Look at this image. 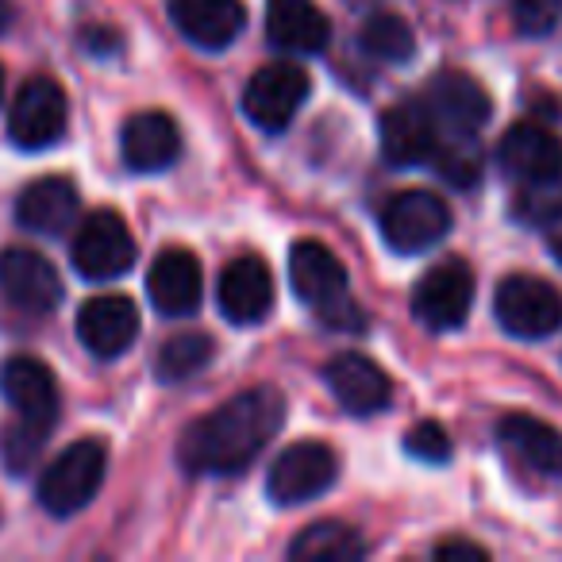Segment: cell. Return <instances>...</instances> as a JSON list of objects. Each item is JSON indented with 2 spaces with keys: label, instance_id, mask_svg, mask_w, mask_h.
Masks as SVG:
<instances>
[{
  "label": "cell",
  "instance_id": "cell-1",
  "mask_svg": "<svg viewBox=\"0 0 562 562\" xmlns=\"http://www.w3.org/2000/svg\"><path fill=\"white\" fill-rule=\"evenodd\" d=\"M285 420V397L270 385L235 393L181 431L178 462L189 474H239L266 451Z\"/></svg>",
  "mask_w": 562,
  "mask_h": 562
},
{
  "label": "cell",
  "instance_id": "cell-2",
  "mask_svg": "<svg viewBox=\"0 0 562 562\" xmlns=\"http://www.w3.org/2000/svg\"><path fill=\"white\" fill-rule=\"evenodd\" d=\"M290 285L308 308H316L324 328H336V331L367 328V313L355 305L351 285H347V266L331 255L328 243H321V239L293 243Z\"/></svg>",
  "mask_w": 562,
  "mask_h": 562
},
{
  "label": "cell",
  "instance_id": "cell-3",
  "mask_svg": "<svg viewBox=\"0 0 562 562\" xmlns=\"http://www.w3.org/2000/svg\"><path fill=\"white\" fill-rule=\"evenodd\" d=\"M104 470H109V451L101 439H78L40 474V490H35L40 505L50 516H78L97 501Z\"/></svg>",
  "mask_w": 562,
  "mask_h": 562
},
{
  "label": "cell",
  "instance_id": "cell-4",
  "mask_svg": "<svg viewBox=\"0 0 562 562\" xmlns=\"http://www.w3.org/2000/svg\"><path fill=\"white\" fill-rule=\"evenodd\" d=\"M451 232V204L431 189H401L382 209V239L397 255H424Z\"/></svg>",
  "mask_w": 562,
  "mask_h": 562
},
{
  "label": "cell",
  "instance_id": "cell-5",
  "mask_svg": "<svg viewBox=\"0 0 562 562\" xmlns=\"http://www.w3.org/2000/svg\"><path fill=\"white\" fill-rule=\"evenodd\" d=\"M135 235L132 227L124 224V216L112 209H97L89 212L78 224V235H74V270L86 281H116L124 278L135 266Z\"/></svg>",
  "mask_w": 562,
  "mask_h": 562
},
{
  "label": "cell",
  "instance_id": "cell-6",
  "mask_svg": "<svg viewBox=\"0 0 562 562\" xmlns=\"http://www.w3.org/2000/svg\"><path fill=\"white\" fill-rule=\"evenodd\" d=\"M497 324L516 339H543L562 328V293L531 273H508L493 297Z\"/></svg>",
  "mask_w": 562,
  "mask_h": 562
},
{
  "label": "cell",
  "instance_id": "cell-7",
  "mask_svg": "<svg viewBox=\"0 0 562 562\" xmlns=\"http://www.w3.org/2000/svg\"><path fill=\"white\" fill-rule=\"evenodd\" d=\"M331 482H336V451L321 439H305L273 459L266 474V497L281 508H297L328 493Z\"/></svg>",
  "mask_w": 562,
  "mask_h": 562
},
{
  "label": "cell",
  "instance_id": "cell-8",
  "mask_svg": "<svg viewBox=\"0 0 562 562\" xmlns=\"http://www.w3.org/2000/svg\"><path fill=\"white\" fill-rule=\"evenodd\" d=\"M308 97V74L293 63H270L262 70L250 74L247 89H243V116L258 127V132H285L293 116L301 112Z\"/></svg>",
  "mask_w": 562,
  "mask_h": 562
},
{
  "label": "cell",
  "instance_id": "cell-9",
  "mask_svg": "<svg viewBox=\"0 0 562 562\" xmlns=\"http://www.w3.org/2000/svg\"><path fill=\"white\" fill-rule=\"evenodd\" d=\"M66 93L55 78H27L9 109V139L20 150H47L66 132Z\"/></svg>",
  "mask_w": 562,
  "mask_h": 562
},
{
  "label": "cell",
  "instance_id": "cell-10",
  "mask_svg": "<svg viewBox=\"0 0 562 562\" xmlns=\"http://www.w3.org/2000/svg\"><path fill=\"white\" fill-rule=\"evenodd\" d=\"M470 305H474V273L459 258L431 266L413 290V316L428 331L462 328L470 316Z\"/></svg>",
  "mask_w": 562,
  "mask_h": 562
},
{
  "label": "cell",
  "instance_id": "cell-11",
  "mask_svg": "<svg viewBox=\"0 0 562 562\" xmlns=\"http://www.w3.org/2000/svg\"><path fill=\"white\" fill-rule=\"evenodd\" d=\"M0 297L20 313L47 316L63 301V278L40 250L9 247L0 255Z\"/></svg>",
  "mask_w": 562,
  "mask_h": 562
},
{
  "label": "cell",
  "instance_id": "cell-12",
  "mask_svg": "<svg viewBox=\"0 0 562 562\" xmlns=\"http://www.w3.org/2000/svg\"><path fill=\"white\" fill-rule=\"evenodd\" d=\"M497 162L520 186H551L562 178V139L543 124H513L497 147Z\"/></svg>",
  "mask_w": 562,
  "mask_h": 562
},
{
  "label": "cell",
  "instance_id": "cell-13",
  "mask_svg": "<svg viewBox=\"0 0 562 562\" xmlns=\"http://www.w3.org/2000/svg\"><path fill=\"white\" fill-rule=\"evenodd\" d=\"M78 339L97 359H120L139 339V308L124 293H101L78 308Z\"/></svg>",
  "mask_w": 562,
  "mask_h": 562
},
{
  "label": "cell",
  "instance_id": "cell-14",
  "mask_svg": "<svg viewBox=\"0 0 562 562\" xmlns=\"http://www.w3.org/2000/svg\"><path fill=\"white\" fill-rule=\"evenodd\" d=\"M147 297L162 316H193L204 301V270L193 250L166 247L150 262L147 273Z\"/></svg>",
  "mask_w": 562,
  "mask_h": 562
},
{
  "label": "cell",
  "instance_id": "cell-15",
  "mask_svg": "<svg viewBox=\"0 0 562 562\" xmlns=\"http://www.w3.org/2000/svg\"><path fill=\"white\" fill-rule=\"evenodd\" d=\"M439 120L428 101H401L382 116V155L390 166H428L439 147Z\"/></svg>",
  "mask_w": 562,
  "mask_h": 562
},
{
  "label": "cell",
  "instance_id": "cell-16",
  "mask_svg": "<svg viewBox=\"0 0 562 562\" xmlns=\"http://www.w3.org/2000/svg\"><path fill=\"white\" fill-rule=\"evenodd\" d=\"M216 305L232 324H262L273 308V273L258 255H239L224 266Z\"/></svg>",
  "mask_w": 562,
  "mask_h": 562
},
{
  "label": "cell",
  "instance_id": "cell-17",
  "mask_svg": "<svg viewBox=\"0 0 562 562\" xmlns=\"http://www.w3.org/2000/svg\"><path fill=\"white\" fill-rule=\"evenodd\" d=\"M0 397L9 401L12 416H24V420L55 428L58 385H55V374H50V367L43 359H32V355H12V359L0 367Z\"/></svg>",
  "mask_w": 562,
  "mask_h": 562
},
{
  "label": "cell",
  "instance_id": "cell-18",
  "mask_svg": "<svg viewBox=\"0 0 562 562\" xmlns=\"http://www.w3.org/2000/svg\"><path fill=\"white\" fill-rule=\"evenodd\" d=\"M324 382L351 416H374L393 401V382L374 359L344 351L324 367Z\"/></svg>",
  "mask_w": 562,
  "mask_h": 562
},
{
  "label": "cell",
  "instance_id": "cell-19",
  "mask_svg": "<svg viewBox=\"0 0 562 562\" xmlns=\"http://www.w3.org/2000/svg\"><path fill=\"white\" fill-rule=\"evenodd\" d=\"M428 101L431 116L439 120L443 132H467V135H477V127L493 116V104H490V93L477 78L462 70H443L428 81Z\"/></svg>",
  "mask_w": 562,
  "mask_h": 562
},
{
  "label": "cell",
  "instance_id": "cell-20",
  "mask_svg": "<svg viewBox=\"0 0 562 562\" xmlns=\"http://www.w3.org/2000/svg\"><path fill=\"white\" fill-rule=\"evenodd\" d=\"M170 20L193 47L224 50L247 27L243 0H170Z\"/></svg>",
  "mask_w": 562,
  "mask_h": 562
},
{
  "label": "cell",
  "instance_id": "cell-21",
  "mask_svg": "<svg viewBox=\"0 0 562 562\" xmlns=\"http://www.w3.org/2000/svg\"><path fill=\"white\" fill-rule=\"evenodd\" d=\"M81 216V196L70 178H40L16 196V224L24 232L58 239Z\"/></svg>",
  "mask_w": 562,
  "mask_h": 562
},
{
  "label": "cell",
  "instance_id": "cell-22",
  "mask_svg": "<svg viewBox=\"0 0 562 562\" xmlns=\"http://www.w3.org/2000/svg\"><path fill=\"white\" fill-rule=\"evenodd\" d=\"M120 150H124L127 170L135 173H162L178 162L181 155V132L173 116L166 112H135L120 132Z\"/></svg>",
  "mask_w": 562,
  "mask_h": 562
},
{
  "label": "cell",
  "instance_id": "cell-23",
  "mask_svg": "<svg viewBox=\"0 0 562 562\" xmlns=\"http://www.w3.org/2000/svg\"><path fill=\"white\" fill-rule=\"evenodd\" d=\"M266 35L285 55H321L331 40V24L313 0H270Z\"/></svg>",
  "mask_w": 562,
  "mask_h": 562
},
{
  "label": "cell",
  "instance_id": "cell-24",
  "mask_svg": "<svg viewBox=\"0 0 562 562\" xmlns=\"http://www.w3.org/2000/svg\"><path fill=\"white\" fill-rule=\"evenodd\" d=\"M497 436L528 470L547 477H562V431L528 413H508L497 424Z\"/></svg>",
  "mask_w": 562,
  "mask_h": 562
},
{
  "label": "cell",
  "instance_id": "cell-25",
  "mask_svg": "<svg viewBox=\"0 0 562 562\" xmlns=\"http://www.w3.org/2000/svg\"><path fill=\"white\" fill-rule=\"evenodd\" d=\"M362 554H367V543H362L359 531L336 520L308 524L290 543V559L297 562H355Z\"/></svg>",
  "mask_w": 562,
  "mask_h": 562
},
{
  "label": "cell",
  "instance_id": "cell-26",
  "mask_svg": "<svg viewBox=\"0 0 562 562\" xmlns=\"http://www.w3.org/2000/svg\"><path fill=\"white\" fill-rule=\"evenodd\" d=\"M431 166L443 181H451L454 189H470L482 178V147H477V135L467 132H443L439 135V147L431 155Z\"/></svg>",
  "mask_w": 562,
  "mask_h": 562
},
{
  "label": "cell",
  "instance_id": "cell-27",
  "mask_svg": "<svg viewBox=\"0 0 562 562\" xmlns=\"http://www.w3.org/2000/svg\"><path fill=\"white\" fill-rule=\"evenodd\" d=\"M212 362V339L204 331H181V336H170L162 344L155 359V370L162 382H186V378L201 374Z\"/></svg>",
  "mask_w": 562,
  "mask_h": 562
},
{
  "label": "cell",
  "instance_id": "cell-28",
  "mask_svg": "<svg viewBox=\"0 0 562 562\" xmlns=\"http://www.w3.org/2000/svg\"><path fill=\"white\" fill-rule=\"evenodd\" d=\"M359 43L370 58H378V63H408V58L416 55L413 27H408L401 16H393V12L370 16L359 32Z\"/></svg>",
  "mask_w": 562,
  "mask_h": 562
},
{
  "label": "cell",
  "instance_id": "cell-29",
  "mask_svg": "<svg viewBox=\"0 0 562 562\" xmlns=\"http://www.w3.org/2000/svg\"><path fill=\"white\" fill-rule=\"evenodd\" d=\"M50 439V428L47 424H35V420H24V416H12L0 431V459L9 467V474H27L35 467V459L43 454Z\"/></svg>",
  "mask_w": 562,
  "mask_h": 562
},
{
  "label": "cell",
  "instance_id": "cell-30",
  "mask_svg": "<svg viewBox=\"0 0 562 562\" xmlns=\"http://www.w3.org/2000/svg\"><path fill=\"white\" fill-rule=\"evenodd\" d=\"M559 20H562V0H513V24L528 40L554 32Z\"/></svg>",
  "mask_w": 562,
  "mask_h": 562
},
{
  "label": "cell",
  "instance_id": "cell-31",
  "mask_svg": "<svg viewBox=\"0 0 562 562\" xmlns=\"http://www.w3.org/2000/svg\"><path fill=\"white\" fill-rule=\"evenodd\" d=\"M405 451L420 462H447L451 459V436L439 420H420L408 428Z\"/></svg>",
  "mask_w": 562,
  "mask_h": 562
},
{
  "label": "cell",
  "instance_id": "cell-32",
  "mask_svg": "<svg viewBox=\"0 0 562 562\" xmlns=\"http://www.w3.org/2000/svg\"><path fill=\"white\" fill-rule=\"evenodd\" d=\"M559 181L551 186H524V193L516 196V216L528 224H554L562 216V196L554 193Z\"/></svg>",
  "mask_w": 562,
  "mask_h": 562
},
{
  "label": "cell",
  "instance_id": "cell-33",
  "mask_svg": "<svg viewBox=\"0 0 562 562\" xmlns=\"http://www.w3.org/2000/svg\"><path fill=\"white\" fill-rule=\"evenodd\" d=\"M436 559L443 562H485L490 559V551L477 543H470V539H447V543L436 547Z\"/></svg>",
  "mask_w": 562,
  "mask_h": 562
},
{
  "label": "cell",
  "instance_id": "cell-34",
  "mask_svg": "<svg viewBox=\"0 0 562 562\" xmlns=\"http://www.w3.org/2000/svg\"><path fill=\"white\" fill-rule=\"evenodd\" d=\"M86 47L101 50V55H112V50H120V35L109 32V27H89V32H86Z\"/></svg>",
  "mask_w": 562,
  "mask_h": 562
},
{
  "label": "cell",
  "instance_id": "cell-35",
  "mask_svg": "<svg viewBox=\"0 0 562 562\" xmlns=\"http://www.w3.org/2000/svg\"><path fill=\"white\" fill-rule=\"evenodd\" d=\"M12 27V0H0V35Z\"/></svg>",
  "mask_w": 562,
  "mask_h": 562
},
{
  "label": "cell",
  "instance_id": "cell-36",
  "mask_svg": "<svg viewBox=\"0 0 562 562\" xmlns=\"http://www.w3.org/2000/svg\"><path fill=\"white\" fill-rule=\"evenodd\" d=\"M551 255L559 258V266H562V235H559V239H551Z\"/></svg>",
  "mask_w": 562,
  "mask_h": 562
},
{
  "label": "cell",
  "instance_id": "cell-37",
  "mask_svg": "<svg viewBox=\"0 0 562 562\" xmlns=\"http://www.w3.org/2000/svg\"><path fill=\"white\" fill-rule=\"evenodd\" d=\"M0 101H4V70H0Z\"/></svg>",
  "mask_w": 562,
  "mask_h": 562
}]
</instances>
